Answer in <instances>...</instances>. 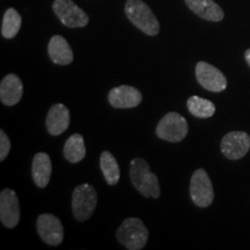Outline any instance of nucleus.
Masks as SVG:
<instances>
[{
	"mask_svg": "<svg viewBox=\"0 0 250 250\" xmlns=\"http://www.w3.org/2000/svg\"><path fill=\"white\" fill-rule=\"evenodd\" d=\"M130 180L133 187L146 198L160 197V184L149 165L142 158H136L130 164Z\"/></svg>",
	"mask_w": 250,
	"mask_h": 250,
	"instance_id": "f257e3e1",
	"label": "nucleus"
},
{
	"mask_svg": "<svg viewBox=\"0 0 250 250\" xmlns=\"http://www.w3.org/2000/svg\"><path fill=\"white\" fill-rule=\"evenodd\" d=\"M125 14L134 26L148 36H155L160 30V23L149 6L142 0H126Z\"/></svg>",
	"mask_w": 250,
	"mask_h": 250,
	"instance_id": "f03ea898",
	"label": "nucleus"
},
{
	"mask_svg": "<svg viewBox=\"0 0 250 250\" xmlns=\"http://www.w3.org/2000/svg\"><path fill=\"white\" fill-rule=\"evenodd\" d=\"M118 242L129 250H140L148 240V229L139 218H127L116 232Z\"/></svg>",
	"mask_w": 250,
	"mask_h": 250,
	"instance_id": "7ed1b4c3",
	"label": "nucleus"
},
{
	"mask_svg": "<svg viewBox=\"0 0 250 250\" xmlns=\"http://www.w3.org/2000/svg\"><path fill=\"white\" fill-rule=\"evenodd\" d=\"M98 205V193L88 183L80 184L72 193V211L78 221H85L92 217Z\"/></svg>",
	"mask_w": 250,
	"mask_h": 250,
	"instance_id": "20e7f679",
	"label": "nucleus"
},
{
	"mask_svg": "<svg viewBox=\"0 0 250 250\" xmlns=\"http://www.w3.org/2000/svg\"><path fill=\"white\" fill-rule=\"evenodd\" d=\"M189 132V125L179 112H168L156 125L155 134L159 138L169 143H180Z\"/></svg>",
	"mask_w": 250,
	"mask_h": 250,
	"instance_id": "39448f33",
	"label": "nucleus"
},
{
	"mask_svg": "<svg viewBox=\"0 0 250 250\" xmlns=\"http://www.w3.org/2000/svg\"><path fill=\"white\" fill-rule=\"evenodd\" d=\"M190 197L193 204L201 208H208L214 199V191L208 173L202 168L192 174L190 181Z\"/></svg>",
	"mask_w": 250,
	"mask_h": 250,
	"instance_id": "423d86ee",
	"label": "nucleus"
},
{
	"mask_svg": "<svg viewBox=\"0 0 250 250\" xmlns=\"http://www.w3.org/2000/svg\"><path fill=\"white\" fill-rule=\"evenodd\" d=\"M52 8L64 26L83 28L88 24V15L72 0H55Z\"/></svg>",
	"mask_w": 250,
	"mask_h": 250,
	"instance_id": "0eeeda50",
	"label": "nucleus"
},
{
	"mask_svg": "<svg viewBox=\"0 0 250 250\" xmlns=\"http://www.w3.org/2000/svg\"><path fill=\"white\" fill-rule=\"evenodd\" d=\"M196 79L203 88L210 92L219 93L227 88V79L223 72L206 62H197Z\"/></svg>",
	"mask_w": 250,
	"mask_h": 250,
	"instance_id": "6e6552de",
	"label": "nucleus"
},
{
	"mask_svg": "<svg viewBox=\"0 0 250 250\" xmlns=\"http://www.w3.org/2000/svg\"><path fill=\"white\" fill-rule=\"evenodd\" d=\"M37 232L43 242L49 246H59L64 239V227L54 214L43 213L37 218Z\"/></svg>",
	"mask_w": 250,
	"mask_h": 250,
	"instance_id": "1a4fd4ad",
	"label": "nucleus"
},
{
	"mask_svg": "<svg viewBox=\"0 0 250 250\" xmlns=\"http://www.w3.org/2000/svg\"><path fill=\"white\" fill-rule=\"evenodd\" d=\"M220 148L223 154L229 160H239L248 153L250 148V137L242 131H232L225 134L221 139Z\"/></svg>",
	"mask_w": 250,
	"mask_h": 250,
	"instance_id": "9d476101",
	"label": "nucleus"
},
{
	"mask_svg": "<svg viewBox=\"0 0 250 250\" xmlns=\"http://www.w3.org/2000/svg\"><path fill=\"white\" fill-rule=\"evenodd\" d=\"M20 204L14 190L4 189L0 193V220L7 228H14L20 221Z\"/></svg>",
	"mask_w": 250,
	"mask_h": 250,
	"instance_id": "9b49d317",
	"label": "nucleus"
},
{
	"mask_svg": "<svg viewBox=\"0 0 250 250\" xmlns=\"http://www.w3.org/2000/svg\"><path fill=\"white\" fill-rule=\"evenodd\" d=\"M108 101L116 109H130L138 107L143 101V95L138 89L131 86H118L110 89Z\"/></svg>",
	"mask_w": 250,
	"mask_h": 250,
	"instance_id": "f8f14e48",
	"label": "nucleus"
},
{
	"mask_svg": "<svg viewBox=\"0 0 250 250\" xmlns=\"http://www.w3.org/2000/svg\"><path fill=\"white\" fill-rule=\"evenodd\" d=\"M70 122V110L62 103H56L48 111L46 129L51 136H59L68 129Z\"/></svg>",
	"mask_w": 250,
	"mask_h": 250,
	"instance_id": "ddd939ff",
	"label": "nucleus"
},
{
	"mask_svg": "<svg viewBox=\"0 0 250 250\" xmlns=\"http://www.w3.org/2000/svg\"><path fill=\"white\" fill-rule=\"evenodd\" d=\"M23 94L22 81L17 74H8L0 83V100L7 107L17 104L20 102Z\"/></svg>",
	"mask_w": 250,
	"mask_h": 250,
	"instance_id": "4468645a",
	"label": "nucleus"
},
{
	"mask_svg": "<svg viewBox=\"0 0 250 250\" xmlns=\"http://www.w3.org/2000/svg\"><path fill=\"white\" fill-rule=\"evenodd\" d=\"M193 13L204 20L219 22L225 17L223 8L213 0H184Z\"/></svg>",
	"mask_w": 250,
	"mask_h": 250,
	"instance_id": "2eb2a0df",
	"label": "nucleus"
},
{
	"mask_svg": "<svg viewBox=\"0 0 250 250\" xmlns=\"http://www.w3.org/2000/svg\"><path fill=\"white\" fill-rule=\"evenodd\" d=\"M52 173V164L50 156L44 152L35 154L31 164V176L35 184L41 189L48 186Z\"/></svg>",
	"mask_w": 250,
	"mask_h": 250,
	"instance_id": "dca6fc26",
	"label": "nucleus"
},
{
	"mask_svg": "<svg viewBox=\"0 0 250 250\" xmlns=\"http://www.w3.org/2000/svg\"><path fill=\"white\" fill-rule=\"evenodd\" d=\"M49 57L55 64L65 65L71 64L73 62V51H72L67 41L61 35H55L51 37L48 44Z\"/></svg>",
	"mask_w": 250,
	"mask_h": 250,
	"instance_id": "f3484780",
	"label": "nucleus"
},
{
	"mask_svg": "<svg viewBox=\"0 0 250 250\" xmlns=\"http://www.w3.org/2000/svg\"><path fill=\"white\" fill-rule=\"evenodd\" d=\"M62 154L71 164L80 162L86 156V146L83 137L79 133H74L65 142Z\"/></svg>",
	"mask_w": 250,
	"mask_h": 250,
	"instance_id": "a211bd4d",
	"label": "nucleus"
},
{
	"mask_svg": "<svg viewBox=\"0 0 250 250\" xmlns=\"http://www.w3.org/2000/svg\"><path fill=\"white\" fill-rule=\"evenodd\" d=\"M100 167H101L103 176H104L109 186H116L120 182V167H118L117 160L115 159V156L109 151L101 153V156H100Z\"/></svg>",
	"mask_w": 250,
	"mask_h": 250,
	"instance_id": "6ab92c4d",
	"label": "nucleus"
},
{
	"mask_svg": "<svg viewBox=\"0 0 250 250\" xmlns=\"http://www.w3.org/2000/svg\"><path fill=\"white\" fill-rule=\"evenodd\" d=\"M188 110L192 116L198 118H210L214 115L215 105L210 100H206L199 96H191L187 101Z\"/></svg>",
	"mask_w": 250,
	"mask_h": 250,
	"instance_id": "aec40b11",
	"label": "nucleus"
},
{
	"mask_svg": "<svg viewBox=\"0 0 250 250\" xmlns=\"http://www.w3.org/2000/svg\"><path fill=\"white\" fill-rule=\"evenodd\" d=\"M21 23H22V19H21V15L18 13L17 9L8 8L5 12L4 19H2L1 35L7 40L13 39L18 35L19 30L21 28Z\"/></svg>",
	"mask_w": 250,
	"mask_h": 250,
	"instance_id": "412c9836",
	"label": "nucleus"
},
{
	"mask_svg": "<svg viewBox=\"0 0 250 250\" xmlns=\"http://www.w3.org/2000/svg\"><path fill=\"white\" fill-rule=\"evenodd\" d=\"M11 151V140L4 130H0V161H4Z\"/></svg>",
	"mask_w": 250,
	"mask_h": 250,
	"instance_id": "4be33fe9",
	"label": "nucleus"
},
{
	"mask_svg": "<svg viewBox=\"0 0 250 250\" xmlns=\"http://www.w3.org/2000/svg\"><path fill=\"white\" fill-rule=\"evenodd\" d=\"M245 58H246V61H247V64H248L249 67H250V49H248L245 52Z\"/></svg>",
	"mask_w": 250,
	"mask_h": 250,
	"instance_id": "5701e85b",
	"label": "nucleus"
}]
</instances>
